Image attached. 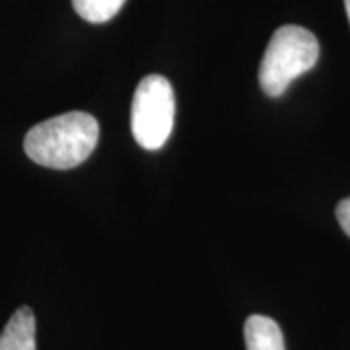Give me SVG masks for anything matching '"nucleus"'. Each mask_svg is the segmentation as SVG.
<instances>
[{
  "mask_svg": "<svg viewBox=\"0 0 350 350\" xmlns=\"http://www.w3.org/2000/svg\"><path fill=\"white\" fill-rule=\"evenodd\" d=\"M337 220L338 224H340V228L345 230V234L350 238V197L338 202Z\"/></svg>",
  "mask_w": 350,
  "mask_h": 350,
  "instance_id": "0eeeda50",
  "label": "nucleus"
},
{
  "mask_svg": "<svg viewBox=\"0 0 350 350\" xmlns=\"http://www.w3.org/2000/svg\"><path fill=\"white\" fill-rule=\"evenodd\" d=\"M345 6H347V16H349V22H350V0H345Z\"/></svg>",
  "mask_w": 350,
  "mask_h": 350,
  "instance_id": "6e6552de",
  "label": "nucleus"
},
{
  "mask_svg": "<svg viewBox=\"0 0 350 350\" xmlns=\"http://www.w3.org/2000/svg\"><path fill=\"white\" fill-rule=\"evenodd\" d=\"M175 98L170 80L148 75L138 82L131 107L133 137L144 150H160L174 129Z\"/></svg>",
  "mask_w": 350,
  "mask_h": 350,
  "instance_id": "7ed1b4c3",
  "label": "nucleus"
},
{
  "mask_svg": "<svg viewBox=\"0 0 350 350\" xmlns=\"http://www.w3.org/2000/svg\"><path fill=\"white\" fill-rule=\"evenodd\" d=\"M0 350H38L36 347V315L24 306L14 313L0 333Z\"/></svg>",
  "mask_w": 350,
  "mask_h": 350,
  "instance_id": "20e7f679",
  "label": "nucleus"
},
{
  "mask_svg": "<svg viewBox=\"0 0 350 350\" xmlns=\"http://www.w3.org/2000/svg\"><path fill=\"white\" fill-rule=\"evenodd\" d=\"M125 0H72L76 14L90 24H103L115 18Z\"/></svg>",
  "mask_w": 350,
  "mask_h": 350,
  "instance_id": "423d86ee",
  "label": "nucleus"
},
{
  "mask_svg": "<svg viewBox=\"0 0 350 350\" xmlns=\"http://www.w3.org/2000/svg\"><path fill=\"white\" fill-rule=\"evenodd\" d=\"M100 138L96 117L70 111L39 123L24 138L25 154L51 170H70L86 162Z\"/></svg>",
  "mask_w": 350,
  "mask_h": 350,
  "instance_id": "f257e3e1",
  "label": "nucleus"
},
{
  "mask_svg": "<svg viewBox=\"0 0 350 350\" xmlns=\"http://www.w3.org/2000/svg\"><path fill=\"white\" fill-rule=\"evenodd\" d=\"M243 335L247 350H286L280 327L267 315L247 317Z\"/></svg>",
  "mask_w": 350,
  "mask_h": 350,
  "instance_id": "39448f33",
  "label": "nucleus"
},
{
  "mask_svg": "<svg viewBox=\"0 0 350 350\" xmlns=\"http://www.w3.org/2000/svg\"><path fill=\"white\" fill-rule=\"evenodd\" d=\"M319 59V43L310 29L300 25L278 27L262 55L259 82L262 92L271 98H278L288 86L312 70Z\"/></svg>",
  "mask_w": 350,
  "mask_h": 350,
  "instance_id": "f03ea898",
  "label": "nucleus"
}]
</instances>
